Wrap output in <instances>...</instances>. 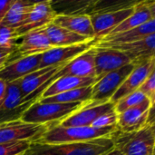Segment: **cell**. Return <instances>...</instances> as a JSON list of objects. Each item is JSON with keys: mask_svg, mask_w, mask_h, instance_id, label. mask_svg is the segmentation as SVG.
<instances>
[{"mask_svg": "<svg viewBox=\"0 0 155 155\" xmlns=\"http://www.w3.org/2000/svg\"><path fill=\"white\" fill-rule=\"evenodd\" d=\"M50 126L24 122L21 119L0 124V144L15 142H37Z\"/></svg>", "mask_w": 155, "mask_h": 155, "instance_id": "obj_5", "label": "cell"}, {"mask_svg": "<svg viewBox=\"0 0 155 155\" xmlns=\"http://www.w3.org/2000/svg\"><path fill=\"white\" fill-rule=\"evenodd\" d=\"M118 122V114L115 112V110L106 113L100 117H98L92 124L93 127L95 128H108V127H114L117 125Z\"/></svg>", "mask_w": 155, "mask_h": 155, "instance_id": "obj_29", "label": "cell"}, {"mask_svg": "<svg viewBox=\"0 0 155 155\" xmlns=\"http://www.w3.org/2000/svg\"><path fill=\"white\" fill-rule=\"evenodd\" d=\"M146 5L152 14L153 18H155V1H146Z\"/></svg>", "mask_w": 155, "mask_h": 155, "instance_id": "obj_34", "label": "cell"}, {"mask_svg": "<svg viewBox=\"0 0 155 155\" xmlns=\"http://www.w3.org/2000/svg\"><path fill=\"white\" fill-rule=\"evenodd\" d=\"M35 2L27 0H14L1 25L18 29L25 22Z\"/></svg>", "mask_w": 155, "mask_h": 155, "instance_id": "obj_24", "label": "cell"}, {"mask_svg": "<svg viewBox=\"0 0 155 155\" xmlns=\"http://www.w3.org/2000/svg\"><path fill=\"white\" fill-rule=\"evenodd\" d=\"M154 34L155 18H152L151 20L142 24L138 27L130 30L128 32L114 35H108L100 40L94 41L93 45L97 47H107V46L120 45V44H128V43L143 39Z\"/></svg>", "mask_w": 155, "mask_h": 155, "instance_id": "obj_18", "label": "cell"}, {"mask_svg": "<svg viewBox=\"0 0 155 155\" xmlns=\"http://www.w3.org/2000/svg\"><path fill=\"white\" fill-rule=\"evenodd\" d=\"M140 90L144 93L150 99L155 94V68L153 73L150 74L146 82L140 88Z\"/></svg>", "mask_w": 155, "mask_h": 155, "instance_id": "obj_30", "label": "cell"}, {"mask_svg": "<svg viewBox=\"0 0 155 155\" xmlns=\"http://www.w3.org/2000/svg\"><path fill=\"white\" fill-rule=\"evenodd\" d=\"M148 98L149 97L144 93H143L141 90H138L131 94H128L127 96L124 97L120 101H118L114 104V110L118 114H122L130 108H133L134 106L141 104Z\"/></svg>", "mask_w": 155, "mask_h": 155, "instance_id": "obj_26", "label": "cell"}, {"mask_svg": "<svg viewBox=\"0 0 155 155\" xmlns=\"http://www.w3.org/2000/svg\"><path fill=\"white\" fill-rule=\"evenodd\" d=\"M114 110V104L112 102L101 104L95 106L89 105V102L64 119L59 124L64 127H80V126H92L93 123L101 115Z\"/></svg>", "mask_w": 155, "mask_h": 155, "instance_id": "obj_17", "label": "cell"}, {"mask_svg": "<svg viewBox=\"0 0 155 155\" xmlns=\"http://www.w3.org/2000/svg\"><path fill=\"white\" fill-rule=\"evenodd\" d=\"M44 29L53 47L71 46L94 42L91 38L77 35L54 23H51Z\"/></svg>", "mask_w": 155, "mask_h": 155, "instance_id": "obj_21", "label": "cell"}, {"mask_svg": "<svg viewBox=\"0 0 155 155\" xmlns=\"http://www.w3.org/2000/svg\"><path fill=\"white\" fill-rule=\"evenodd\" d=\"M33 103L24 101L17 82L8 83L5 94L0 101V124L20 119Z\"/></svg>", "mask_w": 155, "mask_h": 155, "instance_id": "obj_8", "label": "cell"}, {"mask_svg": "<svg viewBox=\"0 0 155 155\" xmlns=\"http://www.w3.org/2000/svg\"><path fill=\"white\" fill-rule=\"evenodd\" d=\"M153 155H155V147H154V152H153Z\"/></svg>", "mask_w": 155, "mask_h": 155, "instance_id": "obj_39", "label": "cell"}, {"mask_svg": "<svg viewBox=\"0 0 155 155\" xmlns=\"http://www.w3.org/2000/svg\"><path fill=\"white\" fill-rule=\"evenodd\" d=\"M112 139L114 147L124 155H153L155 135L149 124L134 133H122L117 130Z\"/></svg>", "mask_w": 155, "mask_h": 155, "instance_id": "obj_4", "label": "cell"}, {"mask_svg": "<svg viewBox=\"0 0 155 155\" xmlns=\"http://www.w3.org/2000/svg\"><path fill=\"white\" fill-rule=\"evenodd\" d=\"M14 0H0V25L2 24Z\"/></svg>", "mask_w": 155, "mask_h": 155, "instance_id": "obj_32", "label": "cell"}, {"mask_svg": "<svg viewBox=\"0 0 155 155\" xmlns=\"http://www.w3.org/2000/svg\"><path fill=\"white\" fill-rule=\"evenodd\" d=\"M31 142H15L0 144V155H25Z\"/></svg>", "mask_w": 155, "mask_h": 155, "instance_id": "obj_28", "label": "cell"}, {"mask_svg": "<svg viewBox=\"0 0 155 155\" xmlns=\"http://www.w3.org/2000/svg\"><path fill=\"white\" fill-rule=\"evenodd\" d=\"M94 47L95 51L94 64L97 79L108 73L133 64L132 59L122 51L112 47Z\"/></svg>", "mask_w": 155, "mask_h": 155, "instance_id": "obj_9", "label": "cell"}, {"mask_svg": "<svg viewBox=\"0 0 155 155\" xmlns=\"http://www.w3.org/2000/svg\"><path fill=\"white\" fill-rule=\"evenodd\" d=\"M135 5L128 8L90 15L95 34L94 41L100 40L108 35L114 28H116L121 23H123L127 17H129L134 13Z\"/></svg>", "mask_w": 155, "mask_h": 155, "instance_id": "obj_11", "label": "cell"}, {"mask_svg": "<svg viewBox=\"0 0 155 155\" xmlns=\"http://www.w3.org/2000/svg\"><path fill=\"white\" fill-rule=\"evenodd\" d=\"M153 16L146 5V1H139L135 5L134 13L129 17H127L123 23H121L116 28H114L108 35H114L128 32L138 27L142 24L151 20Z\"/></svg>", "mask_w": 155, "mask_h": 155, "instance_id": "obj_23", "label": "cell"}, {"mask_svg": "<svg viewBox=\"0 0 155 155\" xmlns=\"http://www.w3.org/2000/svg\"><path fill=\"white\" fill-rule=\"evenodd\" d=\"M94 47H92L86 52L81 54L64 66H62L56 74L51 78L48 86L54 80L63 76H76V77H92L96 78L95 64H94Z\"/></svg>", "mask_w": 155, "mask_h": 155, "instance_id": "obj_10", "label": "cell"}, {"mask_svg": "<svg viewBox=\"0 0 155 155\" xmlns=\"http://www.w3.org/2000/svg\"><path fill=\"white\" fill-rule=\"evenodd\" d=\"M54 24L66 28L77 35L91 38L94 41L95 34L89 15H66L58 14L54 18Z\"/></svg>", "mask_w": 155, "mask_h": 155, "instance_id": "obj_20", "label": "cell"}, {"mask_svg": "<svg viewBox=\"0 0 155 155\" xmlns=\"http://www.w3.org/2000/svg\"><path fill=\"white\" fill-rule=\"evenodd\" d=\"M96 82L97 78L92 77L85 78L76 76H63L51 83L49 86L43 92L40 98H47L68 91L93 86Z\"/></svg>", "mask_w": 155, "mask_h": 155, "instance_id": "obj_22", "label": "cell"}, {"mask_svg": "<svg viewBox=\"0 0 155 155\" xmlns=\"http://www.w3.org/2000/svg\"><path fill=\"white\" fill-rule=\"evenodd\" d=\"M152 102L150 98L141 104L118 114L117 130L122 133L137 132L148 125Z\"/></svg>", "mask_w": 155, "mask_h": 155, "instance_id": "obj_13", "label": "cell"}, {"mask_svg": "<svg viewBox=\"0 0 155 155\" xmlns=\"http://www.w3.org/2000/svg\"><path fill=\"white\" fill-rule=\"evenodd\" d=\"M92 45L93 42L71 46L53 47L42 54L40 69L64 65L81 54L89 50Z\"/></svg>", "mask_w": 155, "mask_h": 155, "instance_id": "obj_16", "label": "cell"}, {"mask_svg": "<svg viewBox=\"0 0 155 155\" xmlns=\"http://www.w3.org/2000/svg\"><path fill=\"white\" fill-rule=\"evenodd\" d=\"M56 15L57 13L53 6V1L45 0L35 2L25 24L16 29L17 35L21 37L30 31L45 28L54 22Z\"/></svg>", "mask_w": 155, "mask_h": 155, "instance_id": "obj_12", "label": "cell"}, {"mask_svg": "<svg viewBox=\"0 0 155 155\" xmlns=\"http://www.w3.org/2000/svg\"><path fill=\"white\" fill-rule=\"evenodd\" d=\"M151 102H152V108H155V94L150 99Z\"/></svg>", "mask_w": 155, "mask_h": 155, "instance_id": "obj_37", "label": "cell"}, {"mask_svg": "<svg viewBox=\"0 0 155 155\" xmlns=\"http://www.w3.org/2000/svg\"><path fill=\"white\" fill-rule=\"evenodd\" d=\"M107 47H112L125 53L132 59L134 64L139 63L155 57V34L135 42L120 44Z\"/></svg>", "mask_w": 155, "mask_h": 155, "instance_id": "obj_19", "label": "cell"}, {"mask_svg": "<svg viewBox=\"0 0 155 155\" xmlns=\"http://www.w3.org/2000/svg\"><path fill=\"white\" fill-rule=\"evenodd\" d=\"M154 68L155 57L135 63L134 70L130 73L123 84L119 87L117 92L112 97L111 102L115 104L118 101L127 96L128 94L140 90V88L146 82Z\"/></svg>", "mask_w": 155, "mask_h": 155, "instance_id": "obj_7", "label": "cell"}, {"mask_svg": "<svg viewBox=\"0 0 155 155\" xmlns=\"http://www.w3.org/2000/svg\"><path fill=\"white\" fill-rule=\"evenodd\" d=\"M134 64H128L118 70L113 71L97 79V82L93 85L92 98L89 101V105L95 106L101 104L111 102L112 97L123 84L124 80L134 70Z\"/></svg>", "mask_w": 155, "mask_h": 155, "instance_id": "obj_6", "label": "cell"}, {"mask_svg": "<svg viewBox=\"0 0 155 155\" xmlns=\"http://www.w3.org/2000/svg\"><path fill=\"white\" fill-rule=\"evenodd\" d=\"M41 59L42 54L11 60L0 71V79L6 84L19 81L29 74L39 70Z\"/></svg>", "mask_w": 155, "mask_h": 155, "instance_id": "obj_14", "label": "cell"}, {"mask_svg": "<svg viewBox=\"0 0 155 155\" xmlns=\"http://www.w3.org/2000/svg\"><path fill=\"white\" fill-rule=\"evenodd\" d=\"M15 49L0 47V71L6 65V64L10 61L13 54Z\"/></svg>", "mask_w": 155, "mask_h": 155, "instance_id": "obj_31", "label": "cell"}, {"mask_svg": "<svg viewBox=\"0 0 155 155\" xmlns=\"http://www.w3.org/2000/svg\"><path fill=\"white\" fill-rule=\"evenodd\" d=\"M116 131V126L108 128H95L93 126L64 127L55 124L49 127L39 142L50 144L84 143L102 137H110Z\"/></svg>", "mask_w": 155, "mask_h": 155, "instance_id": "obj_3", "label": "cell"}, {"mask_svg": "<svg viewBox=\"0 0 155 155\" xmlns=\"http://www.w3.org/2000/svg\"><path fill=\"white\" fill-rule=\"evenodd\" d=\"M114 147L112 136L75 143H31L25 155H102Z\"/></svg>", "mask_w": 155, "mask_h": 155, "instance_id": "obj_1", "label": "cell"}, {"mask_svg": "<svg viewBox=\"0 0 155 155\" xmlns=\"http://www.w3.org/2000/svg\"><path fill=\"white\" fill-rule=\"evenodd\" d=\"M155 122V108H151L150 111V116H149V120H148V124H152Z\"/></svg>", "mask_w": 155, "mask_h": 155, "instance_id": "obj_36", "label": "cell"}, {"mask_svg": "<svg viewBox=\"0 0 155 155\" xmlns=\"http://www.w3.org/2000/svg\"><path fill=\"white\" fill-rule=\"evenodd\" d=\"M150 126H151V128H152V130H153V134H154L155 135V122L153 124H150Z\"/></svg>", "mask_w": 155, "mask_h": 155, "instance_id": "obj_38", "label": "cell"}, {"mask_svg": "<svg viewBox=\"0 0 155 155\" xmlns=\"http://www.w3.org/2000/svg\"><path fill=\"white\" fill-rule=\"evenodd\" d=\"M102 155H124L121 151H119L118 149H116L115 147H114L113 149L109 150L108 152L103 153Z\"/></svg>", "mask_w": 155, "mask_h": 155, "instance_id": "obj_35", "label": "cell"}, {"mask_svg": "<svg viewBox=\"0 0 155 155\" xmlns=\"http://www.w3.org/2000/svg\"><path fill=\"white\" fill-rule=\"evenodd\" d=\"M93 86L75 89L62 93L47 98L38 99L44 103H60V104H71V103H86L91 101Z\"/></svg>", "mask_w": 155, "mask_h": 155, "instance_id": "obj_25", "label": "cell"}, {"mask_svg": "<svg viewBox=\"0 0 155 155\" xmlns=\"http://www.w3.org/2000/svg\"><path fill=\"white\" fill-rule=\"evenodd\" d=\"M87 103L60 104L44 103L36 100L23 113L20 119L26 123L53 126L59 124Z\"/></svg>", "mask_w": 155, "mask_h": 155, "instance_id": "obj_2", "label": "cell"}, {"mask_svg": "<svg viewBox=\"0 0 155 155\" xmlns=\"http://www.w3.org/2000/svg\"><path fill=\"white\" fill-rule=\"evenodd\" d=\"M19 39L16 29L0 25V47L15 49Z\"/></svg>", "mask_w": 155, "mask_h": 155, "instance_id": "obj_27", "label": "cell"}, {"mask_svg": "<svg viewBox=\"0 0 155 155\" xmlns=\"http://www.w3.org/2000/svg\"><path fill=\"white\" fill-rule=\"evenodd\" d=\"M51 48H53V45H51L45 29H36L26 33L20 37L12 57L14 56V59H16L19 57L44 54Z\"/></svg>", "mask_w": 155, "mask_h": 155, "instance_id": "obj_15", "label": "cell"}, {"mask_svg": "<svg viewBox=\"0 0 155 155\" xmlns=\"http://www.w3.org/2000/svg\"><path fill=\"white\" fill-rule=\"evenodd\" d=\"M6 87H7V84L0 79V101H1V99L4 97V95L5 94Z\"/></svg>", "mask_w": 155, "mask_h": 155, "instance_id": "obj_33", "label": "cell"}]
</instances>
